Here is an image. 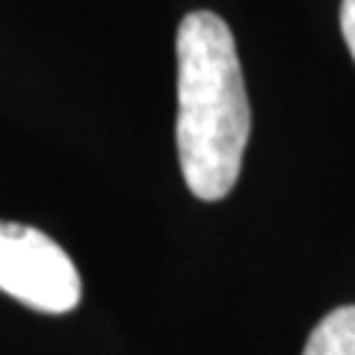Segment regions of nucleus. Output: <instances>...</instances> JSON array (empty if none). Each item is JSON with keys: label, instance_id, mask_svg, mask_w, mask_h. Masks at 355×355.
I'll use <instances>...</instances> for the list:
<instances>
[{"label": "nucleus", "instance_id": "obj_2", "mask_svg": "<svg viewBox=\"0 0 355 355\" xmlns=\"http://www.w3.org/2000/svg\"><path fill=\"white\" fill-rule=\"evenodd\" d=\"M0 291L42 314H69L80 302V275L57 240L39 228L0 222Z\"/></svg>", "mask_w": 355, "mask_h": 355}, {"label": "nucleus", "instance_id": "obj_1", "mask_svg": "<svg viewBox=\"0 0 355 355\" xmlns=\"http://www.w3.org/2000/svg\"><path fill=\"white\" fill-rule=\"evenodd\" d=\"M178 160L190 193L219 202L234 190L252 130L237 44L214 12H190L178 27Z\"/></svg>", "mask_w": 355, "mask_h": 355}, {"label": "nucleus", "instance_id": "obj_4", "mask_svg": "<svg viewBox=\"0 0 355 355\" xmlns=\"http://www.w3.org/2000/svg\"><path fill=\"white\" fill-rule=\"evenodd\" d=\"M340 33L355 60V0H340Z\"/></svg>", "mask_w": 355, "mask_h": 355}, {"label": "nucleus", "instance_id": "obj_3", "mask_svg": "<svg viewBox=\"0 0 355 355\" xmlns=\"http://www.w3.org/2000/svg\"><path fill=\"white\" fill-rule=\"evenodd\" d=\"M302 355H355V305L335 308L320 320Z\"/></svg>", "mask_w": 355, "mask_h": 355}]
</instances>
